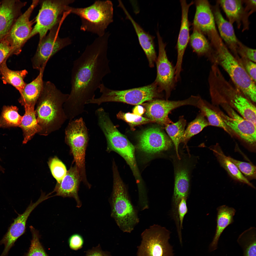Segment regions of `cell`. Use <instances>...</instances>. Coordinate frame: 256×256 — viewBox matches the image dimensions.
Returning <instances> with one entry per match:
<instances>
[{"mask_svg": "<svg viewBox=\"0 0 256 256\" xmlns=\"http://www.w3.org/2000/svg\"><path fill=\"white\" fill-rule=\"evenodd\" d=\"M110 36L106 33L96 38L74 61L71 91L63 105L65 114L70 119L86 112L85 105L95 98L103 78L110 72L107 56Z\"/></svg>", "mask_w": 256, "mask_h": 256, "instance_id": "1", "label": "cell"}, {"mask_svg": "<svg viewBox=\"0 0 256 256\" xmlns=\"http://www.w3.org/2000/svg\"><path fill=\"white\" fill-rule=\"evenodd\" d=\"M69 94L63 93L49 81H44L43 88L36 105L35 112L41 130L47 136L59 129L67 119L63 105Z\"/></svg>", "mask_w": 256, "mask_h": 256, "instance_id": "2", "label": "cell"}, {"mask_svg": "<svg viewBox=\"0 0 256 256\" xmlns=\"http://www.w3.org/2000/svg\"><path fill=\"white\" fill-rule=\"evenodd\" d=\"M207 57L212 64L222 67L235 86L249 99L256 101V83L247 73L240 62L230 51L221 38L212 43Z\"/></svg>", "mask_w": 256, "mask_h": 256, "instance_id": "3", "label": "cell"}, {"mask_svg": "<svg viewBox=\"0 0 256 256\" xmlns=\"http://www.w3.org/2000/svg\"><path fill=\"white\" fill-rule=\"evenodd\" d=\"M113 168V190L110 199L111 216L123 232L130 233L139 222L137 211L115 166Z\"/></svg>", "mask_w": 256, "mask_h": 256, "instance_id": "4", "label": "cell"}, {"mask_svg": "<svg viewBox=\"0 0 256 256\" xmlns=\"http://www.w3.org/2000/svg\"><path fill=\"white\" fill-rule=\"evenodd\" d=\"M71 13L78 16L81 20L80 29L91 32L98 37L104 35L108 26L113 21V8L109 0L95 1L88 6H70Z\"/></svg>", "mask_w": 256, "mask_h": 256, "instance_id": "5", "label": "cell"}, {"mask_svg": "<svg viewBox=\"0 0 256 256\" xmlns=\"http://www.w3.org/2000/svg\"><path fill=\"white\" fill-rule=\"evenodd\" d=\"M212 90L218 102H224L234 108L244 118L256 124V108L237 87L224 76L217 78L213 83Z\"/></svg>", "mask_w": 256, "mask_h": 256, "instance_id": "6", "label": "cell"}, {"mask_svg": "<svg viewBox=\"0 0 256 256\" xmlns=\"http://www.w3.org/2000/svg\"><path fill=\"white\" fill-rule=\"evenodd\" d=\"M99 89L101 96L90 100L88 104L99 105L105 102H119L138 105L160 97L162 92L154 82L147 86L122 90L110 89L102 83Z\"/></svg>", "mask_w": 256, "mask_h": 256, "instance_id": "7", "label": "cell"}, {"mask_svg": "<svg viewBox=\"0 0 256 256\" xmlns=\"http://www.w3.org/2000/svg\"><path fill=\"white\" fill-rule=\"evenodd\" d=\"M74 0H40L41 7L36 16V24L32 28L28 40L37 34L39 40L45 36L47 32L61 20L66 12L69 10V5Z\"/></svg>", "mask_w": 256, "mask_h": 256, "instance_id": "8", "label": "cell"}, {"mask_svg": "<svg viewBox=\"0 0 256 256\" xmlns=\"http://www.w3.org/2000/svg\"><path fill=\"white\" fill-rule=\"evenodd\" d=\"M170 232L158 224L150 226L141 235L137 256H174L169 242Z\"/></svg>", "mask_w": 256, "mask_h": 256, "instance_id": "9", "label": "cell"}, {"mask_svg": "<svg viewBox=\"0 0 256 256\" xmlns=\"http://www.w3.org/2000/svg\"><path fill=\"white\" fill-rule=\"evenodd\" d=\"M67 17L64 16L60 21L39 41L36 52L31 59L33 68L39 71L45 68L49 60L62 49L71 43L69 37L61 38L58 35L61 26Z\"/></svg>", "mask_w": 256, "mask_h": 256, "instance_id": "10", "label": "cell"}, {"mask_svg": "<svg viewBox=\"0 0 256 256\" xmlns=\"http://www.w3.org/2000/svg\"><path fill=\"white\" fill-rule=\"evenodd\" d=\"M65 134V142L70 148L76 166L81 174L84 171L85 151L89 139L88 129L83 118L69 121Z\"/></svg>", "mask_w": 256, "mask_h": 256, "instance_id": "11", "label": "cell"}, {"mask_svg": "<svg viewBox=\"0 0 256 256\" xmlns=\"http://www.w3.org/2000/svg\"><path fill=\"white\" fill-rule=\"evenodd\" d=\"M229 115L220 111L217 113L226 125L247 145L250 152L256 151V124L237 114L229 104L220 103Z\"/></svg>", "mask_w": 256, "mask_h": 256, "instance_id": "12", "label": "cell"}, {"mask_svg": "<svg viewBox=\"0 0 256 256\" xmlns=\"http://www.w3.org/2000/svg\"><path fill=\"white\" fill-rule=\"evenodd\" d=\"M39 0H34L27 10L17 18L5 37L11 47L10 57L13 55H18L20 53L32 29L34 22L30 18L35 7L39 3Z\"/></svg>", "mask_w": 256, "mask_h": 256, "instance_id": "13", "label": "cell"}, {"mask_svg": "<svg viewBox=\"0 0 256 256\" xmlns=\"http://www.w3.org/2000/svg\"><path fill=\"white\" fill-rule=\"evenodd\" d=\"M156 35L159 53L155 62L157 75L154 82L161 92H165L166 98L168 99L174 89L177 82L175 68L168 58L165 50L166 44L163 42L158 31L156 32Z\"/></svg>", "mask_w": 256, "mask_h": 256, "instance_id": "14", "label": "cell"}, {"mask_svg": "<svg viewBox=\"0 0 256 256\" xmlns=\"http://www.w3.org/2000/svg\"><path fill=\"white\" fill-rule=\"evenodd\" d=\"M200 97L192 96L183 100L170 101L156 100L146 104L145 114L148 119L162 125L165 126L173 123L168 115L173 110L185 105L197 106Z\"/></svg>", "mask_w": 256, "mask_h": 256, "instance_id": "15", "label": "cell"}, {"mask_svg": "<svg viewBox=\"0 0 256 256\" xmlns=\"http://www.w3.org/2000/svg\"><path fill=\"white\" fill-rule=\"evenodd\" d=\"M171 145V141L162 131L158 128L152 127L140 135L137 147L143 152L152 155L166 150Z\"/></svg>", "mask_w": 256, "mask_h": 256, "instance_id": "16", "label": "cell"}, {"mask_svg": "<svg viewBox=\"0 0 256 256\" xmlns=\"http://www.w3.org/2000/svg\"><path fill=\"white\" fill-rule=\"evenodd\" d=\"M181 9V19L180 30L176 46L177 58L175 67L176 77L179 78L182 70L183 58L185 52L189 41L190 23L188 14L190 6L194 4L192 1L188 3L186 0H180Z\"/></svg>", "mask_w": 256, "mask_h": 256, "instance_id": "17", "label": "cell"}, {"mask_svg": "<svg viewBox=\"0 0 256 256\" xmlns=\"http://www.w3.org/2000/svg\"><path fill=\"white\" fill-rule=\"evenodd\" d=\"M195 13L193 22V28L210 38L218 34L214 14L208 1L206 0H196Z\"/></svg>", "mask_w": 256, "mask_h": 256, "instance_id": "18", "label": "cell"}, {"mask_svg": "<svg viewBox=\"0 0 256 256\" xmlns=\"http://www.w3.org/2000/svg\"><path fill=\"white\" fill-rule=\"evenodd\" d=\"M27 3L19 0L0 1V42L6 37L22 14V9Z\"/></svg>", "mask_w": 256, "mask_h": 256, "instance_id": "19", "label": "cell"}, {"mask_svg": "<svg viewBox=\"0 0 256 256\" xmlns=\"http://www.w3.org/2000/svg\"><path fill=\"white\" fill-rule=\"evenodd\" d=\"M39 204L37 201L34 203L31 202L25 211L22 214L19 215L14 219L7 232L0 241V245L4 244L5 246L4 251L0 256H7L9 251L15 242L24 233L28 217Z\"/></svg>", "mask_w": 256, "mask_h": 256, "instance_id": "20", "label": "cell"}, {"mask_svg": "<svg viewBox=\"0 0 256 256\" xmlns=\"http://www.w3.org/2000/svg\"><path fill=\"white\" fill-rule=\"evenodd\" d=\"M119 7L121 8L126 15V18L132 23L137 35L140 44L148 59L149 66H154L157 58L154 41L155 37L146 32L132 18L123 3Z\"/></svg>", "mask_w": 256, "mask_h": 256, "instance_id": "21", "label": "cell"}, {"mask_svg": "<svg viewBox=\"0 0 256 256\" xmlns=\"http://www.w3.org/2000/svg\"><path fill=\"white\" fill-rule=\"evenodd\" d=\"M80 175L76 166L71 167L60 183H57L53 191L56 192L55 195L73 198L79 207L81 205L78 195Z\"/></svg>", "mask_w": 256, "mask_h": 256, "instance_id": "22", "label": "cell"}, {"mask_svg": "<svg viewBox=\"0 0 256 256\" xmlns=\"http://www.w3.org/2000/svg\"><path fill=\"white\" fill-rule=\"evenodd\" d=\"M173 197L172 211L175 221L178 220V208L183 197L187 198L189 189L188 171L185 167L178 166L175 172L174 186Z\"/></svg>", "mask_w": 256, "mask_h": 256, "instance_id": "23", "label": "cell"}, {"mask_svg": "<svg viewBox=\"0 0 256 256\" xmlns=\"http://www.w3.org/2000/svg\"><path fill=\"white\" fill-rule=\"evenodd\" d=\"M213 12L221 37L227 45L233 55L238 58L237 49L240 41L236 36L233 24L224 17L218 6L215 7Z\"/></svg>", "mask_w": 256, "mask_h": 256, "instance_id": "24", "label": "cell"}, {"mask_svg": "<svg viewBox=\"0 0 256 256\" xmlns=\"http://www.w3.org/2000/svg\"><path fill=\"white\" fill-rule=\"evenodd\" d=\"M243 2L239 0H221L218 3L222 8L229 19L232 24L235 22L239 27L242 21L245 24L246 28L248 27L247 17L251 13L249 9L246 6L244 7Z\"/></svg>", "mask_w": 256, "mask_h": 256, "instance_id": "25", "label": "cell"}, {"mask_svg": "<svg viewBox=\"0 0 256 256\" xmlns=\"http://www.w3.org/2000/svg\"><path fill=\"white\" fill-rule=\"evenodd\" d=\"M45 69L40 70L38 74L34 79L30 82L26 83L20 93L18 101L24 107L26 106H35L43 89Z\"/></svg>", "mask_w": 256, "mask_h": 256, "instance_id": "26", "label": "cell"}, {"mask_svg": "<svg viewBox=\"0 0 256 256\" xmlns=\"http://www.w3.org/2000/svg\"><path fill=\"white\" fill-rule=\"evenodd\" d=\"M210 148L220 165L233 180L255 188L253 184L244 177L235 165L225 154L218 144H216Z\"/></svg>", "mask_w": 256, "mask_h": 256, "instance_id": "27", "label": "cell"}, {"mask_svg": "<svg viewBox=\"0 0 256 256\" xmlns=\"http://www.w3.org/2000/svg\"><path fill=\"white\" fill-rule=\"evenodd\" d=\"M217 211L216 229L214 237L209 246L210 251L217 249L221 234L227 226L233 223V217L236 212L234 208L225 205L218 207Z\"/></svg>", "mask_w": 256, "mask_h": 256, "instance_id": "28", "label": "cell"}, {"mask_svg": "<svg viewBox=\"0 0 256 256\" xmlns=\"http://www.w3.org/2000/svg\"><path fill=\"white\" fill-rule=\"evenodd\" d=\"M7 60L5 59L0 65V78L4 84L12 85L20 94L26 84L24 79L28 72L25 69L14 70L9 69L7 65Z\"/></svg>", "mask_w": 256, "mask_h": 256, "instance_id": "29", "label": "cell"}, {"mask_svg": "<svg viewBox=\"0 0 256 256\" xmlns=\"http://www.w3.org/2000/svg\"><path fill=\"white\" fill-rule=\"evenodd\" d=\"M25 112L20 127L23 132V144L27 143L36 134L40 132L41 129L38 124L35 112V107L26 106L24 107Z\"/></svg>", "mask_w": 256, "mask_h": 256, "instance_id": "30", "label": "cell"}, {"mask_svg": "<svg viewBox=\"0 0 256 256\" xmlns=\"http://www.w3.org/2000/svg\"><path fill=\"white\" fill-rule=\"evenodd\" d=\"M189 42L193 51L197 55L207 56L210 50L211 45L204 34L193 28Z\"/></svg>", "mask_w": 256, "mask_h": 256, "instance_id": "31", "label": "cell"}, {"mask_svg": "<svg viewBox=\"0 0 256 256\" xmlns=\"http://www.w3.org/2000/svg\"><path fill=\"white\" fill-rule=\"evenodd\" d=\"M16 106H5L0 116V127H20L23 116L18 112Z\"/></svg>", "mask_w": 256, "mask_h": 256, "instance_id": "32", "label": "cell"}, {"mask_svg": "<svg viewBox=\"0 0 256 256\" xmlns=\"http://www.w3.org/2000/svg\"><path fill=\"white\" fill-rule=\"evenodd\" d=\"M186 124V120L182 116L177 122L167 124L165 127L166 131L174 144L177 155L179 159L178 146L182 141Z\"/></svg>", "mask_w": 256, "mask_h": 256, "instance_id": "33", "label": "cell"}, {"mask_svg": "<svg viewBox=\"0 0 256 256\" xmlns=\"http://www.w3.org/2000/svg\"><path fill=\"white\" fill-rule=\"evenodd\" d=\"M207 118L210 125L220 128L231 135V130L224 123L217 113L208 107L200 97L197 106Z\"/></svg>", "mask_w": 256, "mask_h": 256, "instance_id": "34", "label": "cell"}, {"mask_svg": "<svg viewBox=\"0 0 256 256\" xmlns=\"http://www.w3.org/2000/svg\"><path fill=\"white\" fill-rule=\"evenodd\" d=\"M255 228L251 227L243 232L238 238L242 245L243 256H256V236ZM242 245V244H241Z\"/></svg>", "mask_w": 256, "mask_h": 256, "instance_id": "35", "label": "cell"}, {"mask_svg": "<svg viewBox=\"0 0 256 256\" xmlns=\"http://www.w3.org/2000/svg\"><path fill=\"white\" fill-rule=\"evenodd\" d=\"M201 113L188 124L185 131L181 142L186 143L191 137L210 125Z\"/></svg>", "mask_w": 256, "mask_h": 256, "instance_id": "36", "label": "cell"}, {"mask_svg": "<svg viewBox=\"0 0 256 256\" xmlns=\"http://www.w3.org/2000/svg\"><path fill=\"white\" fill-rule=\"evenodd\" d=\"M228 157L235 165L241 173L248 180L250 181L256 179L255 166L251 163L238 160L229 156H228Z\"/></svg>", "mask_w": 256, "mask_h": 256, "instance_id": "37", "label": "cell"}, {"mask_svg": "<svg viewBox=\"0 0 256 256\" xmlns=\"http://www.w3.org/2000/svg\"><path fill=\"white\" fill-rule=\"evenodd\" d=\"M30 228L32 234V239L26 256H48L40 242L38 231L32 226H30Z\"/></svg>", "mask_w": 256, "mask_h": 256, "instance_id": "38", "label": "cell"}, {"mask_svg": "<svg viewBox=\"0 0 256 256\" xmlns=\"http://www.w3.org/2000/svg\"><path fill=\"white\" fill-rule=\"evenodd\" d=\"M48 165L52 174L57 181V183H60L67 172L65 165L56 157L50 160Z\"/></svg>", "mask_w": 256, "mask_h": 256, "instance_id": "39", "label": "cell"}, {"mask_svg": "<svg viewBox=\"0 0 256 256\" xmlns=\"http://www.w3.org/2000/svg\"><path fill=\"white\" fill-rule=\"evenodd\" d=\"M117 116L118 118L126 122L132 128L137 125L153 122L148 118L129 112L125 113L120 111L117 114Z\"/></svg>", "mask_w": 256, "mask_h": 256, "instance_id": "40", "label": "cell"}, {"mask_svg": "<svg viewBox=\"0 0 256 256\" xmlns=\"http://www.w3.org/2000/svg\"><path fill=\"white\" fill-rule=\"evenodd\" d=\"M237 53L239 58H247L256 62V50L249 47L240 42L237 49Z\"/></svg>", "mask_w": 256, "mask_h": 256, "instance_id": "41", "label": "cell"}, {"mask_svg": "<svg viewBox=\"0 0 256 256\" xmlns=\"http://www.w3.org/2000/svg\"><path fill=\"white\" fill-rule=\"evenodd\" d=\"M240 61L245 71L252 80L256 83V64L244 58L240 57Z\"/></svg>", "mask_w": 256, "mask_h": 256, "instance_id": "42", "label": "cell"}, {"mask_svg": "<svg viewBox=\"0 0 256 256\" xmlns=\"http://www.w3.org/2000/svg\"><path fill=\"white\" fill-rule=\"evenodd\" d=\"M11 49L10 43L5 37L0 42V65L9 58Z\"/></svg>", "mask_w": 256, "mask_h": 256, "instance_id": "43", "label": "cell"}, {"mask_svg": "<svg viewBox=\"0 0 256 256\" xmlns=\"http://www.w3.org/2000/svg\"><path fill=\"white\" fill-rule=\"evenodd\" d=\"M69 243L71 249L77 251L82 248L84 244V240L81 235L78 234H75L70 237Z\"/></svg>", "mask_w": 256, "mask_h": 256, "instance_id": "44", "label": "cell"}, {"mask_svg": "<svg viewBox=\"0 0 256 256\" xmlns=\"http://www.w3.org/2000/svg\"><path fill=\"white\" fill-rule=\"evenodd\" d=\"M187 199V198L185 197L183 198L178 206V212L181 231L183 228V224L184 216L188 211L186 203Z\"/></svg>", "mask_w": 256, "mask_h": 256, "instance_id": "45", "label": "cell"}, {"mask_svg": "<svg viewBox=\"0 0 256 256\" xmlns=\"http://www.w3.org/2000/svg\"><path fill=\"white\" fill-rule=\"evenodd\" d=\"M86 256H112L109 252L103 251L100 244L86 251Z\"/></svg>", "mask_w": 256, "mask_h": 256, "instance_id": "46", "label": "cell"}, {"mask_svg": "<svg viewBox=\"0 0 256 256\" xmlns=\"http://www.w3.org/2000/svg\"><path fill=\"white\" fill-rule=\"evenodd\" d=\"M133 113L141 116L145 112V109L143 107L140 105H137L133 110Z\"/></svg>", "mask_w": 256, "mask_h": 256, "instance_id": "47", "label": "cell"}, {"mask_svg": "<svg viewBox=\"0 0 256 256\" xmlns=\"http://www.w3.org/2000/svg\"><path fill=\"white\" fill-rule=\"evenodd\" d=\"M1 160V159L0 158V160ZM0 171H2V172L4 173V169L0 165Z\"/></svg>", "mask_w": 256, "mask_h": 256, "instance_id": "48", "label": "cell"}]
</instances>
